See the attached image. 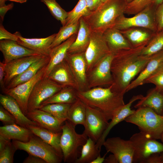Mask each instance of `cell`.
Returning <instances> with one entry per match:
<instances>
[{
	"instance_id": "4dcf8cb0",
	"label": "cell",
	"mask_w": 163,
	"mask_h": 163,
	"mask_svg": "<svg viewBox=\"0 0 163 163\" xmlns=\"http://www.w3.org/2000/svg\"><path fill=\"white\" fill-rule=\"evenodd\" d=\"M27 128L29 129L33 134L39 137L44 142L53 147L63 156L60 145L62 131L59 132H54L37 125H29Z\"/></svg>"
},
{
	"instance_id": "8fae6325",
	"label": "cell",
	"mask_w": 163,
	"mask_h": 163,
	"mask_svg": "<svg viewBox=\"0 0 163 163\" xmlns=\"http://www.w3.org/2000/svg\"><path fill=\"white\" fill-rule=\"evenodd\" d=\"M63 88L45 75L36 83L31 92L28 102V112L39 109L43 102Z\"/></svg>"
},
{
	"instance_id": "680465c9",
	"label": "cell",
	"mask_w": 163,
	"mask_h": 163,
	"mask_svg": "<svg viewBox=\"0 0 163 163\" xmlns=\"http://www.w3.org/2000/svg\"><path fill=\"white\" fill-rule=\"evenodd\" d=\"M160 139L161 140V142L163 144V134H162V135L161 136V138Z\"/></svg>"
},
{
	"instance_id": "ffe728a7",
	"label": "cell",
	"mask_w": 163,
	"mask_h": 163,
	"mask_svg": "<svg viewBox=\"0 0 163 163\" xmlns=\"http://www.w3.org/2000/svg\"><path fill=\"white\" fill-rule=\"evenodd\" d=\"M163 66V50L151 56L144 69L129 85L126 91L144 84L145 80Z\"/></svg>"
},
{
	"instance_id": "44dd1931",
	"label": "cell",
	"mask_w": 163,
	"mask_h": 163,
	"mask_svg": "<svg viewBox=\"0 0 163 163\" xmlns=\"http://www.w3.org/2000/svg\"><path fill=\"white\" fill-rule=\"evenodd\" d=\"M26 116L40 126L54 132L62 131V127L64 122L40 109H35L28 112Z\"/></svg>"
},
{
	"instance_id": "be15d7a7",
	"label": "cell",
	"mask_w": 163,
	"mask_h": 163,
	"mask_svg": "<svg viewBox=\"0 0 163 163\" xmlns=\"http://www.w3.org/2000/svg\"><path fill=\"white\" fill-rule=\"evenodd\" d=\"M162 50H163V49H162Z\"/></svg>"
},
{
	"instance_id": "5b68a950",
	"label": "cell",
	"mask_w": 163,
	"mask_h": 163,
	"mask_svg": "<svg viewBox=\"0 0 163 163\" xmlns=\"http://www.w3.org/2000/svg\"><path fill=\"white\" fill-rule=\"evenodd\" d=\"M75 128L67 120L62 127L60 145L65 163H75L78 158L79 148L85 144L88 138L85 133H78Z\"/></svg>"
},
{
	"instance_id": "816d5d0a",
	"label": "cell",
	"mask_w": 163,
	"mask_h": 163,
	"mask_svg": "<svg viewBox=\"0 0 163 163\" xmlns=\"http://www.w3.org/2000/svg\"><path fill=\"white\" fill-rule=\"evenodd\" d=\"M108 152L105 154L103 156L101 157L100 154L91 163H102L104 162L105 158V156Z\"/></svg>"
},
{
	"instance_id": "ac0fdd59",
	"label": "cell",
	"mask_w": 163,
	"mask_h": 163,
	"mask_svg": "<svg viewBox=\"0 0 163 163\" xmlns=\"http://www.w3.org/2000/svg\"><path fill=\"white\" fill-rule=\"evenodd\" d=\"M46 76L63 87H71L78 91L71 70L65 59L56 65Z\"/></svg>"
},
{
	"instance_id": "4316f807",
	"label": "cell",
	"mask_w": 163,
	"mask_h": 163,
	"mask_svg": "<svg viewBox=\"0 0 163 163\" xmlns=\"http://www.w3.org/2000/svg\"><path fill=\"white\" fill-rule=\"evenodd\" d=\"M77 34L73 35L65 41L51 49L49 55L50 61L46 69L45 76H47L56 65L65 59L68 50L76 40Z\"/></svg>"
},
{
	"instance_id": "6da1fadb",
	"label": "cell",
	"mask_w": 163,
	"mask_h": 163,
	"mask_svg": "<svg viewBox=\"0 0 163 163\" xmlns=\"http://www.w3.org/2000/svg\"><path fill=\"white\" fill-rule=\"evenodd\" d=\"M145 46L114 53L110 67L113 83L110 87L113 91L125 94L130 83L145 68L151 57L141 54Z\"/></svg>"
},
{
	"instance_id": "681fc988",
	"label": "cell",
	"mask_w": 163,
	"mask_h": 163,
	"mask_svg": "<svg viewBox=\"0 0 163 163\" xmlns=\"http://www.w3.org/2000/svg\"><path fill=\"white\" fill-rule=\"evenodd\" d=\"M14 5L13 3L11 2L7 5L0 7V16L2 21H3L6 13L8 11L13 8Z\"/></svg>"
},
{
	"instance_id": "9a60e30c",
	"label": "cell",
	"mask_w": 163,
	"mask_h": 163,
	"mask_svg": "<svg viewBox=\"0 0 163 163\" xmlns=\"http://www.w3.org/2000/svg\"><path fill=\"white\" fill-rule=\"evenodd\" d=\"M71 70L78 91L89 89L87 76V63L85 53H67L65 58Z\"/></svg>"
},
{
	"instance_id": "ab89813d",
	"label": "cell",
	"mask_w": 163,
	"mask_h": 163,
	"mask_svg": "<svg viewBox=\"0 0 163 163\" xmlns=\"http://www.w3.org/2000/svg\"><path fill=\"white\" fill-rule=\"evenodd\" d=\"M153 4L154 0H133L127 4L124 14L135 15Z\"/></svg>"
},
{
	"instance_id": "5bb4252c",
	"label": "cell",
	"mask_w": 163,
	"mask_h": 163,
	"mask_svg": "<svg viewBox=\"0 0 163 163\" xmlns=\"http://www.w3.org/2000/svg\"><path fill=\"white\" fill-rule=\"evenodd\" d=\"M103 145L107 152L114 155L119 163H133L134 148L129 139L118 137L110 138L105 140Z\"/></svg>"
},
{
	"instance_id": "7a4b0ae2",
	"label": "cell",
	"mask_w": 163,
	"mask_h": 163,
	"mask_svg": "<svg viewBox=\"0 0 163 163\" xmlns=\"http://www.w3.org/2000/svg\"><path fill=\"white\" fill-rule=\"evenodd\" d=\"M124 94L113 91L110 86L77 91V96L86 105L99 109L108 121L125 104Z\"/></svg>"
},
{
	"instance_id": "cb8c5ba5",
	"label": "cell",
	"mask_w": 163,
	"mask_h": 163,
	"mask_svg": "<svg viewBox=\"0 0 163 163\" xmlns=\"http://www.w3.org/2000/svg\"><path fill=\"white\" fill-rule=\"evenodd\" d=\"M103 34L111 52L115 53L133 47L120 30L116 28H110L105 30Z\"/></svg>"
},
{
	"instance_id": "6125c7cd",
	"label": "cell",
	"mask_w": 163,
	"mask_h": 163,
	"mask_svg": "<svg viewBox=\"0 0 163 163\" xmlns=\"http://www.w3.org/2000/svg\"><path fill=\"white\" fill-rule=\"evenodd\" d=\"M162 116H163V113H162Z\"/></svg>"
},
{
	"instance_id": "3957f363",
	"label": "cell",
	"mask_w": 163,
	"mask_h": 163,
	"mask_svg": "<svg viewBox=\"0 0 163 163\" xmlns=\"http://www.w3.org/2000/svg\"><path fill=\"white\" fill-rule=\"evenodd\" d=\"M125 0H107L94 11L82 17L92 31L103 33L111 27L118 18L124 14Z\"/></svg>"
},
{
	"instance_id": "d590c367",
	"label": "cell",
	"mask_w": 163,
	"mask_h": 163,
	"mask_svg": "<svg viewBox=\"0 0 163 163\" xmlns=\"http://www.w3.org/2000/svg\"><path fill=\"white\" fill-rule=\"evenodd\" d=\"M71 105L63 103L51 104L46 105L40 109L49 113L64 122L67 120L68 112Z\"/></svg>"
},
{
	"instance_id": "ee69618b",
	"label": "cell",
	"mask_w": 163,
	"mask_h": 163,
	"mask_svg": "<svg viewBox=\"0 0 163 163\" xmlns=\"http://www.w3.org/2000/svg\"><path fill=\"white\" fill-rule=\"evenodd\" d=\"M155 18L158 33L163 29V2L156 8Z\"/></svg>"
},
{
	"instance_id": "d4e9b609",
	"label": "cell",
	"mask_w": 163,
	"mask_h": 163,
	"mask_svg": "<svg viewBox=\"0 0 163 163\" xmlns=\"http://www.w3.org/2000/svg\"><path fill=\"white\" fill-rule=\"evenodd\" d=\"M120 31L133 47L146 45L156 33L147 29L137 27Z\"/></svg>"
},
{
	"instance_id": "e575fe53",
	"label": "cell",
	"mask_w": 163,
	"mask_h": 163,
	"mask_svg": "<svg viewBox=\"0 0 163 163\" xmlns=\"http://www.w3.org/2000/svg\"><path fill=\"white\" fill-rule=\"evenodd\" d=\"M91 12L88 8L85 0H79L74 8L68 12L65 25L78 22L81 18L88 15Z\"/></svg>"
},
{
	"instance_id": "94428289",
	"label": "cell",
	"mask_w": 163,
	"mask_h": 163,
	"mask_svg": "<svg viewBox=\"0 0 163 163\" xmlns=\"http://www.w3.org/2000/svg\"><path fill=\"white\" fill-rule=\"evenodd\" d=\"M161 31L163 32V30H161Z\"/></svg>"
},
{
	"instance_id": "484cf974",
	"label": "cell",
	"mask_w": 163,
	"mask_h": 163,
	"mask_svg": "<svg viewBox=\"0 0 163 163\" xmlns=\"http://www.w3.org/2000/svg\"><path fill=\"white\" fill-rule=\"evenodd\" d=\"M79 26L75 40L69 48L67 53H85L89 43L91 30L82 17L79 20Z\"/></svg>"
},
{
	"instance_id": "52a82bcc",
	"label": "cell",
	"mask_w": 163,
	"mask_h": 163,
	"mask_svg": "<svg viewBox=\"0 0 163 163\" xmlns=\"http://www.w3.org/2000/svg\"><path fill=\"white\" fill-rule=\"evenodd\" d=\"M156 8L154 4H152L130 18L123 14L118 18L112 27L120 30L134 27L143 28L156 33Z\"/></svg>"
},
{
	"instance_id": "4fadbf2b",
	"label": "cell",
	"mask_w": 163,
	"mask_h": 163,
	"mask_svg": "<svg viewBox=\"0 0 163 163\" xmlns=\"http://www.w3.org/2000/svg\"><path fill=\"white\" fill-rule=\"evenodd\" d=\"M103 33L91 31L89 43L85 53L87 72L96 63L111 52Z\"/></svg>"
},
{
	"instance_id": "603a6c76",
	"label": "cell",
	"mask_w": 163,
	"mask_h": 163,
	"mask_svg": "<svg viewBox=\"0 0 163 163\" xmlns=\"http://www.w3.org/2000/svg\"><path fill=\"white\" fill-rule=\"evenodd\" d=\"M0 102L2 106L14 116L18 125L25 127L30 125H37L23 113L18 103L12 97L1 94Z\"/></svg>"
},
{
	"instance_id": "8d00e7d4",
	"label": "cell",
	"mask_w": 163,
	"mask_h": 163,
	"mask_svg": "<svg viewBox=\"0 0 163 163\" xmlns=\"http://www.w3.org/2000/svg\"><path fill=\"white\" fill-rule=\"evenodd\" d=\"M79 26V21L75 23L61 27L51 46L52 49L65 41L73 35L77 34Z\"/></svg>"
},
{
	"instance_id": "f546056e",
	"label": "cell",
	"mask_w": 163,
	"mask_h": 163,
	"mask_svg": "<svg viewBox=\"0 0 163 163\" xmlns=\"http://www.w3.org/2000/svg\"><path fill=\"white\" fill-rule=\"evenodd\" d=\"M136 108L148 107L157 113L162 115L163 112V94L155 88L149 90L134 106Z\"/></svg>"
},
{
	"instance_id": "7402d4cb",
	"label": "cell",
	"mask_w": 163,
	"mask_h": 163,
	"mask_svg": "<svg viewBox=\"0 0 163 163\" xmlns=\"http://www.w3.org/2000/svg\"><path fill=\"white\" fill-rule=\"evenodd\" d=\"M143 97L141 94L133 96L129 102L122 107L109 122L108 126L102 136L96 143V147L101 150L102 146L106 138L112 129L121 122L124 120L127 117L133 113L135 110H132L131 108L132 104L135 101L141 99Z\"/></svg>"
},
{
	"instance_id": "836d02e7",
	"label": "cell",
	"mask_w": 163,
	"mask_h": 163,
	"mask_svg": "<svg viewBox=\"0 0 163 163\" xmlns=\"http://www.w3.org/2000/svg\"><path fill=\"white\" fill-rule=\"evenodd\" d=\"M82 147L80 156L75 163H91L100 154L101 150L97 148L96 142L89 138Z\"/></svg>"
},
{
	"instance_id": "60d3db41",
	"label": "cell",
	"mask_w": 163,
	"mask_h": 163,
	"mask_svg": "<svg viewBox=\"0 0 163 163\" xmlns=\"http://www.w3.org/2000/svg\"><path fill=\"white\" fill-rule=\"evenodd\" d=\"M16 150L12 142L8 140L0 148V163H13L14 155Z\"/></svg>"
},
{
	"instance_id": "8992f818",
	"label": "cell",
	"mask_w": 163,
	"mask_h": 163,
	"mask_svg": "<svg viewBox=\"0 0 163 163\" xmlns=\"http://www.w3.org/2000/svg\"><path fill=\"white\" fill-rule=\"evenodd\" d=\"M12 142L17 150L40 158L47 163H60L63 160V156L54 148L34 134L27 142L13 140Z\"/></svg>"
},
{
	"instance_id": "bcb514c9",
	"label": "cell",
	"mask_w": 163,
	"mask_h": 163,
	"mask_svg": "<svg viewBox=\"0 0 163 163\" xmlns=\"http://www.w3.org/2000/svg\"><path fill=\"white\" fill-rule=\"evenodd\" d=\"M23 163H47L43 159L31 154L25 158L23 162Z\"/></svg>"
},
{
	"instance_id": "7bdbcfd3",
	"label": "cell",
	"mask_w": 163,
	"mask_h": 163,
	"mask_svg": "<svg viewBox=\"0 0 163 163\" xmlns=\"http://www.w3.org/2000/svg\"><path fill=\"white\" fill-rule=\"evenodd\" d=\"M0 120L4 125L17 124L14 116L2 106L0 107Z\"/></svg>"
},
{
	"instance_id": "6f0895ef",
	"label": "cell",
	"mask_w": 163,
	"mask_h": 163,
	"mask_svg": "<svg viewBox=\"0 0 163 163\" xmlns=\"http://www.w3.org/2000/svg\"><path fill=\"white\" fill-rule=\"evenodd\" d=\"M126 2L127 3H129L133 0H125Z\"/></svg>"
},
{
	"instance_id": "f5cc1de1",
	"label": "cell",
	"mask_w": 163,
	"mask_h": 163,
	"mask_svg": "<svg viewBox=\"0 0 163 163\" xmlns=\"http://www.w3.org/2000/svg\"><path fill=\"white\" fill-rule=\"evenodd\" d=\"M158 163H163V152L158 153Z\"/></svg>"
},
{
	"instance_id": "2e32d148",
	"label": "cell",
	"mask_w": 163,
	"mask_h": 163,
	"mask_svg": "<svg viewBox=\"0 0 163 163\" xmlns=\"http://www.w3.org/2000/svg\"><path fill=\"white\" fill-rule=\"evenodd\" d=\"M0 50L3 56L4 62L5 64L23 57L41 54L22 46L17 41L8 40H0Z\"/></svg>"
},
{
	"instance_id": "f35d334b",
	"label": "cell",
	"mask_w": 163,
	"mask_h": 163,
	"mask_svg": "<svg viewBox=\"0 0 163 163\" xmlns=\"http://www.w3.org/2000/svg\"><path fill=\"white\" fill-rule=\"evenodd\" d=\"M47 6L52 15L65 26L67 13L56 2V0H40Z\"/></svg>"
},
{
	"instance_id": "74e56055",
	"label": "cell",
	"mask_w": 163,
	"mask_h": 163,
	"mask_svg": "<svg viewBox=\"0 0 163 163\" xmlns=\"http://www.w3.org/2000/svg\"><path fill=\"white\" fill-rule=\"evenodd\" d=\"M163 49V32L156 33L142 49V55L150 56Z\"/></svg>"
},
{
	"instance_id": "d6a6232c",
	"label": "cell",
	"mask_w": 163,
	"mask_h": 163,
	"mask_svg": "<svg viewBox=\"0 0 163 163\" xmlns=\"http://www.w3.org/2000/svg\"><path fill=\"white\" fill-rule=\"evenodd\" d=\"M86 114V104L78 98L71 104L68 112L67 120L75 127L78 124L84 126Z\"/></svg>"
},
{
	"instance_id": "1f68e13d",
	"label": "cell",
	"mask_w": 163,
	"mask_h": 163,
	"mask_svg": "<svg viewBox=\"0 0 163 163\" xmlns=\"http://www.w3.org/2000/svg\"><path fill=\"white\" fill-rule=\"evenodd\" d=\"M77 90L71 87L63 88L53 96L43 102L40 108L49 104L63 103L72 104L78 98Z\"/></svg>"
},
{
	"instance_id": "f6af8a7d",
	"label": "cell",
	"mask_w": 163,
	"mask_h": 163,
	"mask_svg": "<svg viewBox=\"0 0 163 163\" xmlns=\"http://www.w3.org/2000/svg\"><path fill=\"white\" fill-rule=\"evenodd\" d=\"M0 40H8L17 41L18 37L14 34H12L7 31L2 23L0 24Z\"/></svg>"
},
{
	"instance_id": "ba28073f",
	"label": "cell",
	"mask_w": 163,
	"mask_h": 163,
	"mask_svg": "<svg viewBox=\"0 0 163 163\" xmlns=\"http://www.w3.org/2000/svg\"><path fill=\"white\" fill-rule=\"evenodd\" d=\"M129 140L134 148L133 163H144L151 155L163 152V144L140 131L133 135Z\"/></svg>"
},
{
	"instance_id": "d6986e66",
	"label": "cell",
	"mask_w": 163,
	"mask_h": 163,
	"mask_svg": "<svg viewBox=\"0 0 163 163\" xmlns=\"http://www.w3.org/2000/svg\"><path fill=\"white\" fill-rule=\"evenodd\" d=\"M14 34L18 37L17 42L19 44L46 56L50 55L51 49V46L56 35V34H54L43 38H27L22 37L19 32H16Z\"/></svg>"
},
{
	"instance_id": "db71d44e",
	"label": "cell",
	"mask_w": 163,
	"mask_h": 163,
	"mask_svg": "<svg viewBox=\"0 0 163 163\" xmlns=\"http://www.w3.org/2000/svg\"><path fill=\"white\" fill-rule=\"evenodd\" d=\"M163 2V0H154V4L157 7Z\"/></svg>"
},
{
	"instance_id": "277c9868",
	"label": "cell",
	"mask_w": 163,
	"mask_h": 163,
	"mask_svg": "<svg viewBox=\"0 0 163 163\" xmlns=\"http://www.w3.org/2000/svg\"><path fill=\"white\" fill-rule=\"evenodd\" d=\"M124 120L136 125L140 131L156 140L160 139L163 133V116L148 107L137 108Z\"/></svg>"
},
{
	"instance_id": "f1b7e54d",
	"label": "cell",
	"mask_w": 163,
	"mask_h": 163,
	"mask_svg": "<svg viewBox=\"0 0 163 163\" xmlns=\"http://www.w3.org/2000/svg\"><path fill=\"white\" fill-rule=\"evenodd\" d=\"M50 59L49 56H45L35 62L19 75L13 78L6 86L9 89L27 82L32 78L43 67L46 65Z\"/></svg>"
},
{
	"instance_id": "c3c4849f",
	"label": "cell",
	"mask_w": 163,
	"mask_h": 163,
	"mask_svg": "<svg viewBox=\"0 0 163 163\" xmlns=\"http://www.w3.org/2000/svg\"><path fill=\"white\" fill-rule=\"evenodd\" d=\"M88 8L91 12L95 10L102 3L99 0H85Z\"/></svg>"
},
{
	"instance_id": "83f0119b",
	"label": "cell",
	"mask_w": 163,
	"mask_h": 163,
	"mask_svg": "<svg viewBox=\"0 0 163 163\" xmlns=\"http://www.w3.org/2000/svg\"><path fill=\"white\" fill-rule=\"evenodd\" d=\"M33 134L28 128L16 123L0 127V136L6 139L26 142Z\"/></svg>"
},
{
	"instance_id": "9c48e42d",
	"label": "cell",
	"mask_w": 163,
	"mask_h": 163,
	"mask_svg": "<svg viewBox=\"0 0 163 163\" xmlns=\"http://www.w3.org/2000/svg\"><path fill=\"white\" fill-rule=\"evenodd\" d=\"M114 53L110 52L96 63L87 72L89 89L97 87H108L113 83L110 67Z\"/></svg>"
},
{
	"instance_id": "e0dca14e",
	"label": "cell",
	"mask_w": 163,
	"mask_h": 163,
	"mask_svg": "<svg viewBox=\"0 0 163 163\" xmlns=\"http://www.w3.org/2000/svg\"><path fill=\"white\" fill-rule=\"evenodd\" d=\"M45 55L38 54L13 60L6 64L4 82L5 86L15 77L19 75L32 64Z\"/></svg>"
},
{
	"instance_id": "7c38bea8",
	"label": "cell",
	"mask_w": 163,
	"mask_h": 163,
	"mask_svg": "<svg viewBox=\"0 0 163 163\" xmlns=\"http://www.w3.org/2000/svg\"><path fill=\"white\" fill-rule=\"evenodd\" d=\"M47 65L29 81L11 88H6L2 91L4 94L12 97L16 100L26 116L28 112L27 105L30 96L36 83L45 75Z\"/></svg>"
},
{
	"instance_id": "9f6ffc18",
	"label": "cell",
	"mask_w": 163,
	"mask_h": 163,
	"mask_svg": "<svg viewBox=\"0 0 163 163\" xmlns=\"http://www.w3.org/2000/svg\"><path fill=\"white\" fill-rule=\"evenodd\" d=\"M6 1V0H0V7L5 5Z\"/></svg>"
},
{
	"instance_id": "11a10c76",
	"label": "cell",
	"mask_w": 163,
	"mask_h": 163,
	"mask_svg": "<svg viewBox=\"0 0 163 163\" xmlns=\"http://www.w3.org/2000/svg\"><path fill=\"white\" fill-rule=\"evenodd\" d=\"M7 1H11L14 2H18L21 3H22L26 2L27 0H6Z\"/></svg>"
},
{
	"instance_id": "f907efd6",
	"label": "cell",
	"mask_w": 163,
	"mask_h": 163,
	"mask_svg": "<svg viewBox=\"0 0 163 163\" xmlns=\"http://www.w3.org/2000/svg\"><path fill=\"white\" fill-rule=\"evenodd\" d=\"M104 163H119L117 159L113 154L110 155L107 157L105 158Z\"/></svg>"
},
{
	"instance_id": "b9f144b4",
	"label": "cell",
	"mask_w": 163,
	"mask_h": 163,
	"mask_svg": "<svg viewBox=\"0 0 163 163\" xmlns=\"http://www.w3.org/2000/svg\"><path fill=\"white\" fill-rule=\"evenodd\" d=\"M146 83L154 85L155 88L163 94V66L145 80L144 84Z\"/></svg>"
},
{
	"instance_id": "7dc6e473",
	"label": "cell",
	"mask_w": 163,
	"mask_h": 163,
	"mask_svg": "<svg viewBox=\"0 0 163 163\" xmlns=\"http://www.w3.org/2000/svg\"><path fill=\"white\" fill-rule=\"evenodd\" d=\"M6 65L4 62H0V85L2 91L6 88L4 82Z\"/></svg>"
},
{
	"instance_id": "30bf717a",
	"label": "cell",
	"mask_w": 163,
	"mask_h": 163,
	"mask_svg": "<svg viewBox=\"0 0 163 163\" xmlns=\"http://www.w3.org/2000/svg\"><path fill=\"white\" fill-rule=\"evenodd\" d=\"M86 114L84 132L88 138L96 143L107 129L109 123L108 120L99 109L86 104Z\"/></svg>"
},
{
	"instance_id": "91938a15",
	"label": "cell",
	"mask_w": 163,
	"mask_h": 163,
	"mask_svg": "<svg viewBox=\"0 0 163 163\" xmlns=\"http://www.w3.org/2000/svg\"><path fill=\"white\" fill-rule=\"evenodd\" d=\"M102 3L106 1H107V0H99Z\"/></svg>"
}]
</instances>
